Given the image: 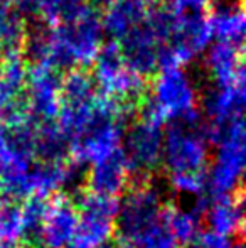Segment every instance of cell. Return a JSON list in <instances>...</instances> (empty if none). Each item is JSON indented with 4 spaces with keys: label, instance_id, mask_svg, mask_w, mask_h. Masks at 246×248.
Here are the masks:
<instances>
[{
    "label": "cell",
    "instance_id": "1",
    "mask_svg": "<svg viewBox=\"0 0 246 248\" xmlns=\"http://www.w3.org/2000/svg\"><path fill=\"white\" fill-rule=\"evenodd\" d=\"M209 144L216 147L206 172L204 196L209 201L234 198L246 177V117L226 124H207Z\"/></svg>",
    "mask_w": 246,
    "mask_h": 248
},
{
    "label": "cell",
    "instance_id": "2",
    "mask_svg": "<svg viewBox=\"0 0 246 248\" xmlns=\"http://www.w3.org/2000/svg\"><path fill=\"white\" fill-rule=\"evenodd\" d=\"M209 149L206 122L196 111L167 125L164 132L162 166L169 176L206 174L209 169Z\"/></svg>",
    "mask_w": 246,
    "mask_h": 248
},
{
    "label": "cell",
    "instance_id": "3",
    "mask_svg": "<svg viewBox=\"0 0 246 248\" xmlns=\"http://www.w3.org/2000/svg\"><path fill=\"white\" fill-rule=\"evenodd\" d=\"M197 111V90L184 66H167L155 73L147 90L142 115L164 124Z\"/></svg>",
    "mask_w": 246,
    "mask_h": 248
},
{
    "label": "cell",
    "instance_id": "4",
    "mask_svg": "<svg viewBox=\"0 0 246 248\" xmlns=\"http://www.w3.org/2000/svg\"><path fill=\"white\" fill-rule=\"evenodd\" d=\"M93 79L106 98L133 110L144 105L147 96V79L133 73L125 62L116 43H105L93 62Z\"/></svg>",
    "mask_w": 246,
    "mask_h": 248
},
{
    "label": "cell",
    "instance_id": "5",
    "mask_svg": "<svg viewBox=\"0 0 246 248\" xmlns=\"http://www.w3.org/2000/svg\"><path fill=\"white\" fill-rule=\"evenodd\" d=\"M165 204L160 191L150 179H131L116 216L118 243L133 245L147 230L160 221Z\"/></svg>",
    "mask_w": 246,
    "mask_h": 248
},
{
    "label": "cell",
    "instance_id": "6",
    "mask_svg": "<svg viewBox=\"0 0 246 248\" xmlns=\"http://www.w3.org/2000/svg\"><path fill=\"white\" fill-rule=\"evenodd\" d=\"M122 149L131 169V179H150V174L162 166V124L140 115L125 132Z\"/></svg>",
    "mask_w": 246,
    "mask_h": 248
},
{
    "label": "cell",
    "instance_id": "7",
    "mask_svg": "<svg viewBox=\"0 0 246 248\" xmlns=\"http://www.w3.org/2000/svg\"><path fill=\"white\" fill-rule=\"evenodd\" d=\"M79 226L74 243L86 248H98L110 242L116 233L118 198L101 196L88 189L79 191L78 196Z\"/></svg>",
    "mask_w": 246,
    "mask_h": 248
},
{
    "label": "cell",
    "instance_id": "8",
    "mask_svg": "<svg viewBox=\"0 0 246 248\" xmlns=\"http://www.w3.org/2000/svg\"><path fill=\"white\" fill-rule=\"evenodd\" d=\"M62 76L47 66L30 64L24 101L29 115L39 124L56 122L61 110Z\"/></svg>",
    "mask_w": 246,
    "mask_h": 248
},
{
    "label": "cell",
    "instance_id": "9",
    "mask_svg": "<svg viewBox=\"0 0 246 248\" xmlns=\"http://www.w3.org/2000/svg\"><path fill=\"white\" fill-rule=\"evenodd\" d=\"M79 226V213L74 199L58 193L49 198L39 248H69L74 243Z\"/></svg>",
    "mask_w": 246,
    "mask_h": 248
},
{
    "label": "cell",
    "instance_id": "10",
    "mask_svg": "<svg viewBox=\"0 0 246 248\" xmlns=\"http://www.w3.org/2000/svg\"><path fill=\"white\" fill-rule=\"evenodd\" d=\"M131 184V169L125 157L123 149L91 164L89 172L86 174V187L91 193L101 194V196L118 198Z\"/></svg>",
    "mask_w": 246,
    "mask_h": 248
},
{
    "label": "cell",
    "instance_id": "11",
    "mask_svg": "<svg viewBox=\"0 0 246 248\" xmlns=\"http://www.w3.org/2000/svg\"><path fill=\"white\" fill-rule=\"evenodd\" d=\"M213 39L246 49V5L234 0H216L211 5Z\"/></svg>",
    "mask_w": 246,
    "mask_h": 248
},
{
    "label": "cell",
    "instance_id": "12",
    "mask_svg": "<svg viewBox=\"0 0 246 248\" xmlns=\"http://www.w3.org/2000/svg\"><path fill=\"white\" fill-rule=\"evenodd\" d=\"M152 5L155 3H148L145 0H115L106 5V10L101 12L105 36H108L113 43H118L147 17Z\"/></svg>",
    "mask_w": 246,
    "mask_h": 248
},
{
    "label": "cell",
    "instance_id": "13",
    "mask_svg": "<svg viewBox=\"0 0 246 248\" xmlns=\"http://www.w3.org/2000/svg\"><path fill=\"white\" fill-rule=\"evenodd\" d=\"M245 56L246 49L243 47L214 41L206 51V69L213 85L230 83Z\"/></svg>",
    "mask_w": 246,
    "mask_h": 248
},
{
    "label": "cell",
    "instance_id": "14",
    "mask_svg": "<svg viewBox=\"0 0 246 248\" xmlns=\"http://www.w3.org/2000/svg\"><path fill=\"white\" fill-rule=\"evenodd\" d=\"M37 162H66L69 160V140L56 122H44L36 130Z\"/></svg>",
    "mask_w": 246,
    "mask_h": 248
},
{
    "label": "cell",
    "instance_id": "15",
    "mask_svg": "<svg viewBox=\"0 0 246 248\" xmlns=\"http://www.w3.org/2000/svg\"><path fill=\"white\" fill-rule=\"evenodd\" d=\"M203 218L209 225V232H214L217 235L230 236L240 233L241 209L236 198H223L211 201Z\"/></svg>",
    "mask_w": 246,
    "mask_h": 248
},
{
    "label": "cell",
    "instance_id": "16",
    "mask_svg": "<svg viewBox=\"0 0 246 248\" xmlns=\"http://www.w3.org/2000/svg\"><path fill=\"white\" fill-rule=\"evenodd\" d=\"M201 219H203V216L194 209L186 211V209L177 208L174 204H165L164 221L181 248L189 247L197 238V235L203 232Z\"/></svg>",
    "mask_w": 246,
    "mask_h": 248
},
{
    "label": "cell",
    "instance_id": "17",
    "mask_svg": "<svg viewBox=\"0 0 246 248\" xmlns=\"http://www.w3.org/2000/svg\"><path fill=\"white\" fill-rule=\"evenodd\" d=\"M27 39V29L22 17L15 12L0 24V68L12 59H19L24 54Z\"/></svg>",
    "mask_w": 246,
    "mask_h": 248
},
{
    "label": "cell",
    "instance_id": "18",
    "mask_svg": "<svg viewBox=\"0 0 246 248\" xmlns=\"http://www.w3.org/2000/svg\"><path fill=\"white\" fill-rule=\"evenodd\" d=\"M47 204H49V198L41 196H32L22 202V238H20V243L24 247L39 248Z\"/></svg>",
    "mask_w": 246,
    "mask_h": 248
},
{
    "label": "cell",
    "instance_id": "19",
    "mask_svg": "<svg viewBox=\"0 0 246 248\" xmlns=\"http://www.w3.org/2000/svg\"><path fill=\"white\" fill-rule=\"evenodd\" d=\"M214 86L217 88V93L231 117H246V56L230 83Z\"/></svg>",
    "mask_w": 246,
    "mask_h": 248
},
{
    "label": "cell",
    "instance_id": "20",
    "mask_svg": "<svg viewBox=\"0 0 246 248\" xmlns=\"http://www.w3.org/2000/svg\"><path fill=\"white\" fill-rule=\"evenodd\" d=\"M22 238V204L0 198V242L20 243Z\"/></svg>",
    "mask_w": 246,
    "mask_h": 248
},
{
    "label": "cell",
    "instance_id": "21",
    "mask_svg": "<svg viewBox=\"0 0 246 248\" xmlns=\"http://www.w3.org/2000/svg\"><path fill=\"white\" fill-rule=\"evenodd\" d=\"M169 183L177 193L201 198L206 191V174H175L169 176Z\"/></svg>",
    "mask_w": 246,
    "mask_h": 248
},
{
    "label": "cell",
    "instance_id": "22",
    "mask_svg": "<svg viewBox=\"0 0 246 248\" xmlns=\"http://www.w3.org/2000/svg\"><path fill=\"white\" fill-rule=\"evenodd\" d=\"M12 14H14V9H12L10 0H0V24L9 19Z\"/></svg>",
    "mask_w": 246,
    "mask_h": 248
},
{
    "label": "cell",
    "instance_id": "23",
    "mask_svg": "<svg viewBox=\"0 0 246 248\" xmlns=\"http://www.w3.org/2000/svg\"><path fill=\"white\" fill-rule=\"evenodd\" d=\"M5 122H7V107L0 101V132L5 127Z\"/></svg>",
    "mask_w": 246,
    "mask_h": 248
},
{
    "label": "cell",
    "instance_id": "24",
    "mask_svg": "<svg viewBox=\"0 0 246 248\" xmlns=\"http://www.w3.org/2000/svg\"><path fill=\"white\" fill-rule=\"evenodd\" d=\"M0 248H27L22 243H9V242H0Z\"/></svg>",
    "mask_w": 246,
    "mask_h": 248
},
{
    "label": "cell",
    "instance_id": "25",
    "mask_svg": "<svg viewBox=\"0 0 246 248\" xmlns=\"http://www.w3.org/2000/svg\"><path fill=\"white\" fill-rule=\"evenodd\" d=\"M89 3H93L95 7H98V5H110V3H113L115 0H88Z\"/></svg>",
    "mask_w": 246,
    "mask_h": 248
},
{
    "label": "cell",
    "instance_id": "26",
    "mask_svg": "<svg viewBox=\"0 0 246 248\" xmlns=\"http://www.w3.org/2000/svg\"><path fill=\"white\" fill-rule=\"evenodd\" d=\"M98 248H122V247H120L118 242H116V243L108 242V243H105V245H101V247H98Z\"/></svg>",
    "mask_w": 246,
    "mask_h": 248
},
{
    "label": "cell",
    "instance_id": "27",
    "mask_svg": "<svg viewBox=\"0 0 246 248\" xmlns=\"http://www.w3.org/2000/svg\"><path fill=\"white\" fill-rule=\"evenodd\" d=\"M231 248H246V242H238L234 245H231Z\"/></svg>",
    "mask_w": 246,
    "mask_h": 248
},
{
    "label": "cell",
    "instance_id": "28",
    "mask_svg": "<svg viewBox=\"0 0 246 248\" xmlns=\"http://www.w3.org/2000/svg\"><path fill=\"white\" fill-rule=\"evenodd\" d=\"M69 248H86V247H83V245H78V243H72Z\"/></svg>",
    "mask_w": 246,
    "mask_h": 248
},
{
    "label": "cell",
    "instance_id": "29",
    "mask_svg": "<svg viewBox=\"0 0 246 248\" xmlns=\"http://www.w3.org/2000/svg\"><path fill=\"white\" fill-rule=\"evenodd\" d=\"M145 2H148V3H154V2H155V0H145Z\"/></svg>",
    "mask_w": 246,
    "mask_h": 248
},
{
    "label": "cell",
    "instance_id": "30",
    "mask_svg": "<svg viewBox=\"0 0 246 248\" xmlns=\"http://www.w3.org/2000/svg\"><path fill=\"white\" fill-rule=\"evenodd\" d=\"M243 187H245V189H246V181H245V183H243Z\"/></svg>",
    "mask_w": 246,
    "mask_h": 248
}]
</instances>
